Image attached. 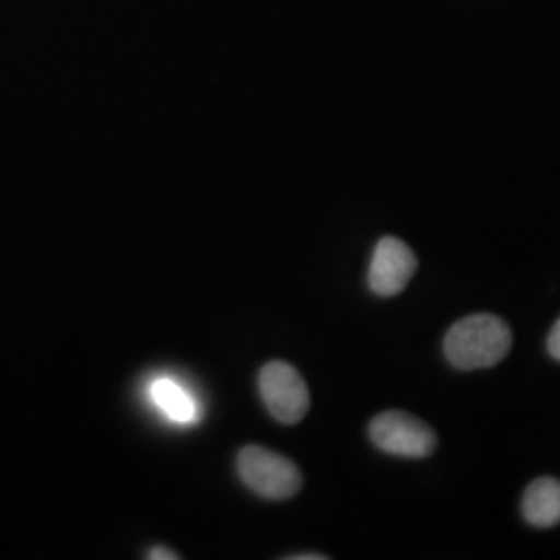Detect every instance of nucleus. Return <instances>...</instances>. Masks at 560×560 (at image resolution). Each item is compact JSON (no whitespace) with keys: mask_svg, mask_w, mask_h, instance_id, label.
Returning <instances> with one entry per match:
<instances>
[{"mask_svg":"<svg viewBox=\"0 0 560 560\" xmlns=\"http://www.w3.org/2000/svg\"><path fill=\"white\" fill-rule=\"evenodd\" d=\"M509 324L492 314H474L455 322L444 337V355L463 372L499 365L511 351Z\"/></svg>","mask_w":560,"mask_h":560,"instance_id":"1","label":"nucleus"},{"mask_svg":"<svg viewBox=\"0 0 560 560\" xmlns=\"http://www.w3.org/2000/svg\"><path fill=\"white\" fill-rule=\"evenodd\" d=\"M240 480L266 501H289L301 490L300 467L280 453L249 444L237 455Z\"/></svg>","mask_w":560,"mask_h":560,"instance_id":"2","label":"nucleus"},{"mask_svg":"<svg viewBox=\"0 0 560 560\" xmlns=\"http://www.w3.org/2000/svg\"><path fill=\"white\" fill-rule=\"evenodd\" d=\"M370 441L386 455L425 459L436 448L434 430L407 411H384L370 421Z\"/></svg>","mask_w":560,"mask_h":560,"instance_id":"3","label":"nucleus"},{"mask_svg":"<svg viewBox=\"0 0 560 560\" xmlns=\"http://www.w3.org/2000/svg\"><path fill=\"white\" fill-rule=\"evenodd\" d=\"M261 400L268 413L284 425L300 423L310 411V388L287 361H268L258 376Z\"/></svg>","mask_w":560,"mask_h":560,"instance_id":"4","label":"nucleus"},{"mask_svg":"<svg viewBox=\"0 0 560 560\" xmlns=\"http://www.w3.org/2000/svg\"><path fill=\"white\" fill-rule=\"evenodd\" d=\"M418 258L413 249L399 237H382L370 261L368 284L378 298H395L416 277Z\"/></svg>","mask_w":560,"mask_h":560,"instance_id":"5","label":"nucleus"},{"mask_svg":"<svg viewBox=\"0 0 560 560\" xmlns=\"http://www.w3.org/2000/svg\"><path fill=\"white\" fill-rule=\"evenodd\" d=\"M523 517L540 529L555 527L560 523V481L555 478H540L532 481L521 501Z\"/></svg>","mask_w":560,"mask_h":560,"instance_id":"6","label":"nucleus"},{"mask_svg":"<svg viewBox=\"0 0 560 560\" xmlns=\"http://www.w3.org/2000/svg\"><path fill=\"white\" fill-rule=\"evenodd\" d=\"M154 393V399L161 405L162 409L179 421L194 420L196 416V409H194V402L191 399L183 393V388H179L175 382L171 381H159L152 388Z\"/></svg>","mask_w":560,"mask_h":560,"instance_id":"7","label":"nucleus"},{"mask_svg":"<svg viewBox=\"0 0 560 560\" xmlns=\"http://www.w3.org/2000/svg\"><path fill=\"white\" fill-rule=\"evenodd\" d=\"M548 353L552 360L560 361V318L548 335Z\"/></svg>","mask_w":560,"mask_h":560,"instance_id":"8","label":"nucleus"},{"mask_svg":"<svg viewBox=\"0 0 560 560\" xmlns=\"http://www.w3.org/2000/svg\"><path fill=\"white\" fill-rule=\"evenodd\" d=\"M148 559L150 560H179L180 557L175 552V550H168V548H152L150 550V555H148Z\"/></svg>","mask_w":560,"mask_h":560,"instance_id":"9","label":"nucleus"},{"mask_svg":"<svg viewBox=\"0 0 560 560\" xmlns=\"http://www.w3.org/2000/svg\"><path fill=\"white\" fill-rule=\"evenodd\" d=\"M289 560H326L328 557L324 555H293V557H287Z\"/></svg>","mask_w":560,"mask_h":560,"instance_id":"10","label":"nucleus"}]
</instances>
